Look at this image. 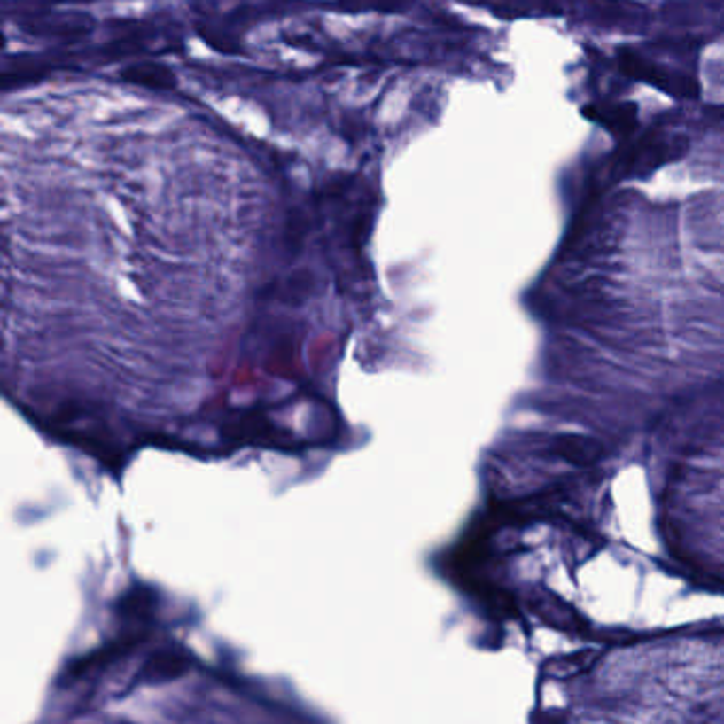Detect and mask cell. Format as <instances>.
I'll return each instance as SVG.
<instances>
[{
    "mask_svg": "<svg viewBox=\"0 0 724 724\" xmlns=\"http://www.w3.org/2000/svg\"><path fill=\"white\" fill-rule=\"evenodd\" d=\"M587 113L588 117L602 123L616 136H629L637 128V106L633 103L599 106V109H588Z\"/></svg>",
    "mask_w": 724,
    "mask_h": 724,
    "instance_id": "6",
    "label": "cell"
},
{
    "mask_svg": "<svg viewBox=\"0 0 724 724\" xmlns=\"http://www.w3.org/2000/svg\"><path fill=\"white\" fill-rule=\"evenodd\" d=\"M120 77L126 83L138 85V88H147V90H158V92H170V90L176 88V74L170 66H166L162 62H134L128 64L123 68Z\"/></svg>",
    "mask_w": 724,
    "mask_h": 724,
    "instance_id": "5",
    "label": "cell"
},
{
    "mask_svg": "<svg viewBox=\"0 0 724 724\" xmlns=\"http://www.w3.org/2000/svg\"><path fill=\"white\" fill-rule=\"evenodd\" d=\"M68 3H90V0H28L32 9H53L56 4H68Z\"/></svg>",
    "mask_w": 724,
    "mask_h": 724,
    "instance_id": "8",
    "label": "cell"
},
{
    "mask_svg": "<svg viewBox=\"0 0 724 724\" xmlns=\"http://www.w3.org/2000/svg\"><path fill=\"white\" fill-rule=\"evenodd\" d=\"M19 28L36 39L77 43L94 30V19L82 13H58L50 9H32L19 19Z\"/></svg>",
    "mask_w": 724,
    "mask_h": 724,
    "instance_id": "2",
    "label": "cell"
},
{
    "mask_svg": "<svg viewBox=\"0 0 724 724\" xmlns=\"http://www.w3.org/2000/svg\"><path fill=\"white\" fill-rule=\"evenodd\" d=\"M342 11H374V13H401L410 9L415 0H336Z\"/></svg>",
    "mask_w": 724,
    "mask_h": 724,
    "instance_id": "7",
    "label": "cell"
},
{
    "mask_svg": "<svg viewBox=\"0 0 724 724\" xmlns=\"http://www.w3.org/2000/svg\"><path fill=\"white\" fill-rule=\"evenodd\" d=\"M689 149V138L673 132H652L631 144L616 164L619 176H642L680 160Z\"/></svg>",
    "mask_w": 724,
    "mask_h": 724,
    "instance_id": "1",
    "label": "cell"
},
{
    "mask_svg": "<svg viewBox=\"0 0 724 724\" xmlns=\"http://www.w3.org/2000/svg\"><path fill=\"white\" fill-rule=\"evenodd\" d=\"M620 66L633 79L650 83L654 88L663 90V92L678 96V98H695L697 92H699V85H697L690 74L669 73L667 68L646 60L640 53H625V56H620Z\"/></svg>",
    "mask_w": 724,
    "mask_h": 724,
    "instance_id": "3",
    "label": "cell"
},
{
    "mask_svg": "<svg viewBox=\"0 0 724 724\" xmlns=\"http://www.w3.org/2000/svg\"><path fill=\"white\" fill-rule=\"evenodd\" d=\"M66 64L58 58H32V56H13L7 58L3 68V88L11 92L15 88H24L28 83L41 82L47 74L62 71Z\"/></svg>",
    "mask_w": 724,
    "mask_h": 724,
    "instance_id": "4",
    "label": "cell"
}]
</instances>
